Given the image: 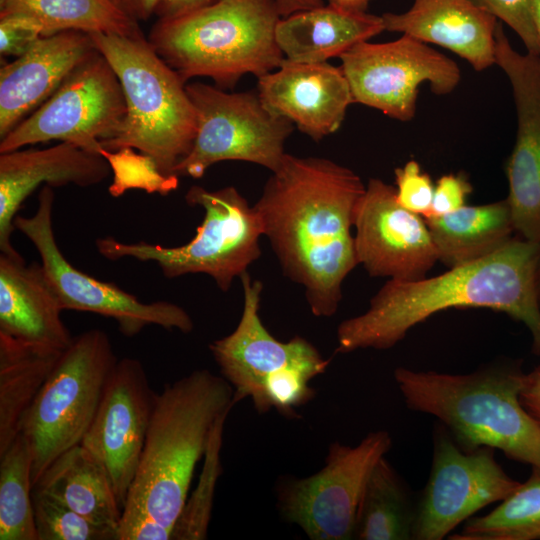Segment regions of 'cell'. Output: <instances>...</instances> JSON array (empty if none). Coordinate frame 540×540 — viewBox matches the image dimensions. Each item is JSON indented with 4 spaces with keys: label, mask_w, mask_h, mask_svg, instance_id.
<instances>
[{
    "label": "cell",
    "mask_w": 540,
    "mask_h": 540,
    "mask_svg": "<svg viewBox=\"0 0 540 540\" xmlns=\"http://www.w3.org/2000/svg\"><path fill=\"white\" fill-rule=\"evenodd\" d=\"M365 188L332 160L286 153L254 205L284 275L303 286L317 317L337 312L343 282L358 265L351 230Z\"/></svg>",
    "instance_id": "1"
},
{
    "label": "cell",
    "mask_w": 540,
    "mask_h": 540,
    "mask_svg": "<svg viewBox=\"0 0 540 540\" xmlns=\"http://www.w3.org/2000/svg\"><path fill=\"white\" fill-rule=\"evenodd\" d=\"M540 243L514 236L495 253L440 275L388 279L368 309L337 328V353L392 348L416 325L451 308H487L522 322L540 356V299L536 270Z\"/></svg>",
    "instance_id": "2"
},
{
    "label": "cell",
    "mask_w": 540,
    "mask_h": 540,
    "mask_svg": "<svg viewBox=\"0 0 540 540\" xmlns=\"http://www.w3.org/2000/svg\"><path fill=\"white\" fill-rule=\"evenodd\" d=\"M524 376L507 358L466 374L394 370L407 407L436 417L463 450L487 446L540 469V423L520 401Z\"/></svg>",
    "instance_id": "3"
},
{
    "label": "cell",
    "mask_w": 540,
    "mask_h": 540,
    "mask_svg": "<svg viewBox=\"0 0 540 540\" xmlns=\"http://www.w3.org/2000/svg\"><path fill=\"white\" fill-rule=\"evenodd\" d=\"M235 404L231 384L207 369L166 384L156 394L140 462L122 511L145 512L172 534L212 430Z\"/></svg>",
    "instance_id": "4"
},
{
    "label": "cell",
    "mask_w": 540,
    "mask_h": 540,
    "mask_svg": "<svg viewBox=\"0 0 540 540\" xmlns=\"http://www.w3.org/2000/svg\"><path fill=\"white\" fill-rule=\"evenodd\" d=\"M280 19L275 0H219L159 19L148 41L184 82L208 77L219 88H233L245 74L259 78L280 66Z\"/></svg>",
    "instance_id": "5"
},
{
    "label": "cell",
    "mask_w": 540,
    "mask_h": 540,
    "mask_svg": "<svg viewBox=\"0 0 540 540\" xmlns=\"http://www.w3.org/2000/svg\"><path fill=\"white\" fill-rule=\"evenodd\" d=\"M116 73L126 115L101 146L131 147L151 156L165 174L189 153L197 132V114L180 75L153 49L143 34L88 33Z\"/></svg>",
    "instance_id": "6"
},
{
    "label": "cell",
    "mask_w": 540,
    "mask_h": 540,
    "mask_svg": "<svg viewBox=\"0 0 540 540\" xmlns=\"http://www.w3.org/2000/svg\"><path fill=\"white\" fill-rule=\"evenodd\" d=\"M189 206L201 207L204 216L195 236L180 246L148 242L126 243L111 236L95 242L99 254L116 261L132 258L153 262L166 278L187 274L209 275L227 292L236 277L261 256L263 224L254 206L233 186L208 190L193 185L185 194Z\"/></svg>",
    "instance_id": "7"
},
{
    "label": "cell",
    "mask_w": 540,
    "mask_h": 540,
    "mask_svg": "<svg viewBox=\"0 0 540 540\" xmlns=\"http://www.w3.org/2000/svg\"><path fill=\"white\" fill-rule=\"evenodd\" d=\"M108 334L90 329L73 337L27 411L22 433L32 455V485L88 431L117 363Z\"/></svg>",
    "instance_id": "8"
},
{
    "label": "cell",
    "mask_w": 540,
    "mask_h": 540,
    "mask_svg": "<svg viewBox=\"0 0 540 540\" xmlns=\"http://www.w3.org/2000/svg\"><path fill=\"white\" fill-rule=\"evenodd\" d=\"M186 91L196 110L197 132L191 150L175 166V175L201 178L210 166L225 160L255 163L271 172L278 169L294 124L271 113L258 92L228 93L200 82L186 85Z\"/></svg>",
    "instance_id": "9"
},
{
    "label": "cell",
    "mask_w": 540,
    "mask_h": 540,
    "mask_svg": "<svg viewBox=\"0 0 540 540\" xmlns=\"http://www.w3.org/2000/svg\"><path fill=\"white\" fill-rule=\"evenodd\" d=\"M126 111L120 81L96 49L49 99L0 139V153L58 140L100 155V142L117 133Z\"/></svg>",
    "instance_id": "10"
},
{
    "label": "cell",
    "mask_w": 540,
    "mask_h": 540,
    "mask_svg": "<svg viewBox=\"0 0 540 540\" xmlns=\"http://www.w3.org/2000/svg\"><path fill=\"white\" fill-rule=\"evenodd\" d=\"M53 187L44 185L32 216L17 215L15 229L38 251L46 278L62 310L90 312L117 322L120 332L134 337L149 325L189 333L192 318L185 309L168 301L145 303L115 284L101 281L75 268L60 250L53 229Z\"/></svg>",
    "instance_id": "11"
},
{
    "label": "cell",
    "mask_w": 540,
    "mask_h": 540,
    "mask_svg": "<svg viewBox=\"0 0 540 540\" xmlns=\"http://www.w3.org/2000/svg\"><path fill=\"white\" fill-rule=\"evenodd\" d=\"M391 447V435L385 430L368 433L356 446L333 442L322 469L280 483L277 507L281 516L312 540L353 539L368 478Z\"/></svg>",
    "instance_id": "12"
},
{
    "label": "cell",
    "mask_w": 540,
    "mask_h": 540,
    "mask_svg": "<svg viewBox=\"0 0 540 540\" xmlns=\"http://www.w3.org/2000/svg\"><path fill=\"white\" fill-rule=\"evenodd\" d=\"M354 103L393 119L414 118L419 87L436 95L455 90L461 72L455 61L409 35L385 43L360 42L340 56Z\"/></svg>",
    "instance_id": "13"
},
{
    "label": "cell",
    "mask_w": 540,
    "mask_h": 540,
    "mask_svg": "<svg viewBox=\"0 0 540 540\" xmlns=\"http://www.w3.org/2000/svg\"><path fill=\"white\" fill-rule=\"evenodd\" d=\"M494 450L487 446L463 450L441 423L435 426L431 470L416 502L412 539L442 540L519 486L496 461Z\"/></svg>",
    "instance_id": "14"
},
{
    "label": "cell",
    "mask_w": 540,
    "mask_h": 540,
    "mask_svg": "<svg viewBox=\"0 0 540 540\" xmlns=\"http://www.w3.org/2000/svg\"><path fill=\"white\" fill-rule=\"evenodd\" d=\"M243 310L233 332L209 345L222 376L234 389V401L250 398L259 413L266 412L267 398L285 379L304 372L316 377L329 361L303 337L287 342L276 339L264 326L259 308L263 284L248 272L240 277Z\"/></svg>",
    "instance_id": "15"
},
{
    "label": "cell",
    "mask_w": 540,
    "mask_h": 540,
    "mask_svg": "<svg viewBox=\"0 0 540 540\" xmlns=\"http://www.w3.org/2000/svg\"><path fill=\"white\" fill-rule=\"evenodd\" d=\"M156 394L138 359L118 360L80 443L105 469L121 509L140 462Z\"/></svg>",
    "instance_id": "16"
},
{
    "label": "cell",
    "mask_w": 540,
    "mask_h": 540,
    "mask_svg": "<svg viewBox=\"0 0 540 540\" xmlns=\"http://www.w3.org/2000/svg\"><path fill=\"white\" fill-rule=\"evenodd\" d=\"M354 228L358 264L371 277L418 280L438 262L425 219L400 205L395 187L380 179L368 181Z\"/></svg>",
    "instance_id": "17"
},
{
    "label": "cell",
    "mask_w": 540,
    "mask_h": 540,
    "mask_svg": "<svg viewBox=\"0 0 540 540\" xmlns=\"http://www.w3.org/2000/svg\"><path fill=\"white\" fill-rule=\"evenodd\" d=\"M495 65L509 80L516 109V139L505 165L514 230L540 243V57L518 52L498 22Z\"/></svg>",
    "instance_id": "18"
},
{
    "label": "cell",
    "mask_w": 540,
    "mask_h": 540,
    "mask_svg": "<svg viewBox=\"0 0 540 540\" xmlns=\"http://www.w3.org/2000/svg\"><path fill=\"white\" fill-rule=\"evenodd\" d=\"M257 92L271 113L288 119L314 141L335 133L354 103L341 67L328 62L284 58L276 71L258 78Z\"/></svg>",
    "instance_id": "19"
},
{
    "label": "cell",
    "mask_w": 540,
    "mask_h": 540,
    "mask_svg": "<svg viewBox=\"0 0 540 540\" xmlns=\"http://www.w3.org/2000/svg\"><path fill=\"white\" fill-rule=\"evenodd\" d=\"M110 174L104 157L67 142L44 149L21 148L0 153L1 253L22 257L11 242L14 219L39 185L89 187L103 182Z\"/></svg>",
    "instance_id": "20"
},
{
    "label": "cell",
    "mask_w": 540,
    "mask_h": 540,
    "mask_svg": "<svg viewBox=\"0 0 540 540\" xmlns=\"http://www.w3.org/2000/svg\"><path fill=\"white\" fill-rule=\"evenodd\" d=\"M96 50L86 32L69 30L37 40L0 69V139L40 107Z\"/></svg>",
    "instance_id": "21"
},
{
    "label": "cell",
    "mask_w": 540,
    "mask_h": 540,
    "mask_svg": "<svg viewBox=\"0 0 540 540\" xmlns=\"http://www.w3.org/2000/svg\"><path fill=\"white\" fill-rule=\"evenodd\" d=\"M387 31L448 49L475 71L495 65L498 20L471 0H414L404 13H384Z\"/></svg>",
    "instance_id": "22"
},
{
    "label": "cell",
    "mask_w": 540,
    "mask_h": 540,
    "mask_svg": "<svg viewBox=\"0 0 540 540\" xmlns=\"http://www.w3.org/2000/svg\"><path fill=\"white\" fill-rule=\"evenodd\" d=\"M41 263L0 254V332L65 350L72 342Z\"/></svg>",
    "instance_id": "23"
},
{
    "label": "cell",
    "mask_w": 540,
    "mask_h": 540,
    "mask_svg": "<svg viewBox=\"0 0 540 540\" xmlns=\"http://www.w3.org/2000/svg\"><path fill=\"white\" fill-rule=\"evenodd\" d=\"M384 30L382 16L324 4L281 18L275 36L285 59L318 63L340 57Z\"/></svg>",
    "instance_id": "24"
},
{
    "label": "cell",
    "mask_w": 540,
    "mask_h": 540,
    "mask_svg": "<svg viewBox=\"0 0 540 540\" xmlns=\"http://www.w3.org/2000/svg\"><path fill=\"white\" fill-rule=\"evenodd\" d=\"M438 261L453 268L485 258L514 237L507 198L425 219Z\"/></svg>",
    "instance_id": "25"
},
{
    "label": "cell",
    "mask_w": 540,
    "mask_h": 540,
    "mask_svg": "<svg viewBox=\"0 0 540 540\" xmlns=\"http://www.w3.org/2000/svg\"><path fill=\"white\" fill-rule=\"evenodd\" d=\"M62 352L0 332V455L20 434L24 416Z\"/></svg>",
    "instance_id": "26"
},
{
    "label": "cell",
    "mask_w": 540,
    "mask_h": 540,
    "mask_svg": "<svg viewBox=\"0 0 540 540\" xmlns=\"http://www.w3.org/2000/svg\"><path fill=\"white\" fill-rule=\"evenodd\" d=\"M33 489L55 497L91 522L117 531L122 509L109 477L82 445L56 458Z\"/></svg>",
    "instance_id": "27"
},
{
    "label": "cell",
    "mask_w": 540,
    "mask_h": 540,
    "mask_svg": "<svg viewBox=\"0 0 540 540\" xmlns=\"http://www.w3.org/2000/svg\"><path fill=\"white\" fill-rule=\"evenodd\" d=\"M416 503L406 483L382 457L364 488L356 518L354 538L359 540H410Z\"/></svg>",
    "instance_id": "28"
},
{
    "label": "cell",
    "mask_w": 540,
    "mask_h": 540,
    "mask_svg": "<svg viewBox=\"0 0 540 540\" xmlns=\"http://www.w3.org/2000/svg\"><path fill=\"white\" fill-rule=\"evenodd\" d=\"M0 13H21L34 18L42 26L43 36L69 30L142 34L138 22L112 0H6Z\"/></svg>",
    "instance_id": "29"
},
{
    "label": "cell",
    "mask_w": 540,
    "mask_h": 540,
    "mask_svg": "<svg viewBox=\"0 0 540 540\" xmlns=\"http://www.w3.org/2000/svg\"><path fill=\"white\" fill-rule=\"evenodd\" d=\"M452 540H540V469L490 513L471 517Z\"/></svg>",
    "instance_id": "30"
},
{
    "label": "cell",
    "mask_w": 540,
    "mask_h": 540,
    "mask_svg": "<svg viewBox=\"0 0 540 540\" xmlns=\"http://www.w3.org/2000/svg\"><path fill=\"white\" fill-rule=\"evenodd\" d=\"M32 490L31 450L20 433L0 455V540H38Z\"/></svg>",
    "instance_id": "31"
},
{
    "label": "cell",
    "mask_w": 540,
    "mask_h": 540,
    "mask_svg": "<svg viewBox=\"0 0 540 540\" xmlns=\"http://www.w3.org/2000/svg\"><path fill=\"white\" fill-rule=\"evenodd\" d=\"M228 415L215 424L205 451L204 465L196 489L187 497L171 534L172 540H202L207 537L215 485L221 474L220 451L224 423Z\"/></svg>",
    "instance_id": "32"
},
{
    "label": "cell",
    "mask_w": 540,
    "mask_h": 540,
    "mask_svg": "<svg viewBox=\"0 0 540 540\" xmlns=\"http://www.w3.org/2000/svg\"><path fill=\"white\" fill-rule=\"evenodd\" d=\"M135 150L123 147L114 151L103 148L100 151L111 168L112 182L108 192L112 197L118 198L134 189L165 196L178 188L177 175L163 173L151 156Z\"/></svg>",
    "instance_id": "33"
},
{
    "label": "cell",
    "mask_w": 540,
    "mask_h": 540,
    "mask_svg": "<svg viewBox=\"0 0 540 540\" xmlns=\"http://www.w3.org/2000/svg\"><path fill=\"white\" fill-rule=\"evenodd\" d=\"M32 503L38 540H117L115 530L91 522L43 491L32 490Z\"/></svg>",
    "instance_id": "34"
},
{
    "label": "cell",
    "mask_w": 540,
    "mask_h": 540,
    "mask_svg": "<svg viewBox=\"0 0 540 540\" xmlns=\"http://www.w3.org/2000/svg\"><path fill=\"white\" fill-rule=\"evenodd\" d=\"M477 7L508 25L521 39L527 53L540 56L532 0H471Z\"/></svg>",
    "instance_id": "35"
},
{
    "label": "cell",
    "mask_w": 540,
    "mask_h": 540,
    "mask_svg": "<svg viewBox=\"0 0 540 540\" xmlns=\"http://www.w3.org/2000/svg\"><path fill=\"white\" fill-rule=\"evenodd\" d=\"M396 197L405 209L422 216H429L435 185L428 173L416 160L407 161L394 171Z\"/></svg>",
    "instance_id": "36"
},
{
    "label": "cell",
    "mask_w": 540,
    "mask_h": 540,
    "mask_svg": "<svg viewBox=\"0 0 540 540\" xmlns=\"http://www.w3.org/2000/svg\"><path fill=\"white\" fill-rule=\"evenodd\" d=\"M43 37L42 26L32 17L21 13H0V54H24Z\"/></svg>",
    "instance_id": "37"
},
{
    "label": "cell",
    "mask_w": 540,
    "mask_h": 540,
    "mask_svg": "<svg viewBox=\"0 0 540 540\" xmlns=\"http://www.w3.org/2000/svg\"><path fill=\"white\" fill-rule=\"evenodd\" d=\"M473 187L464 173H449L441 176L434 188L431 210L428 218L452 213L466 205Z\"/></svg>",
    "instance_id": "38"
},
{
    "label": "cell",
    "mask_w": 540,
    "mask_h": 540,
    "mask_svg": "<svg viewBox=\"0 0 540 540\" xmlns=\"http://www.w3.org/2000/svg\"><path fill=\"white\" fill-rule=\"evenodd\" d=\"M116 534L117 540L171 539V530L142 511H122Z\"/></svg>",
    "instance_id": "39"
},
{
    "label": "cell",
    "mask_w": 540,
    "mask_h": 540,
    "mask_svg": "<svg viewBox=\"0 0 540 540\" xmlns=\"http://www.w3.org/2000/svg\"><path fill=\"white\" fill-rule=\"evenodd\" d=\"M520 401L529 414L540 423V365L525 373Z\"/></svg>",
    "instance_id": "40"
},
{
    "label": "cell",
    "mask_w": 540,
    "mask_h": 540,
    "mask_svg": "<svg viewBox=\"0 0 540 540\" xmlns=\"http://www.w3.org/2000/svg\"><path fill=\"white\" fill-rule=\"evenodd\" d=\"M219 0H161L156 14L159 19L174 18Z\"/></svg>",
    "instance_id": "41"
},
{
    "label": "cell",
    "mask_w": 540,
    "mask_h": 540,
    "mask_svg": "<svg viewBox=\"0 0 540 540\" xmlns=\"http://www.w3.org/2000/svg\"><path fill=\"white\" fill-rule=\"evenodd\" d=\"M135 21H146L156 14L161 0H112Z\"/></svg>",
    "instance_id": "42"
},
{
    "label": "cell",
    "mask_w": 540,
    "mask_h": 540,
    "mask_svg": "<svg viewBox=\"0 0 540 540\" xmlns=\"http://www.w3.org/2000/svg\"><path fill=\"white\" fill-rule=\"evenodd\" d=\"M281 18L324 5V0H275Z\"/></svg>",
    "instance_id": "43"
},
{
    "label": "cell",
    "mask_w": 540,
    "mask_h": 540,
    "mask_svg": "<svg viewBox=\"0 0 540 540\" xmlns=\"http://www.w3.org/2000/svg\"><path fill=\"white\" fill-rule=\"evenodd\" d=\"M327 4L354 12H366L372 0H326Z\"/></svg>",
    "instance_id": "44"
},
{
    "label": "cell",
    "mask_w": 540,
    "mask_h": 540,
    "mask_svg": "<svg viewBox=\"0 0 540 540\" xmlns=\"http://www.w3.org/2000/svg\"><path fill=\"white\" fill-rule=\"evenodd\" d=\"M532 9L540 47V0H532Z\"/></svg>",
    "instance_id": "45"
},
{
    "label": "cell",
    "mask_w": 540,
    "mask_h": 540,
    "mask_svg": "<svg viewBox=\"0 0 540 540\" xmlns=\"http://www.w3.org/2000/svg\"><path fill=\"white\" fill-rule=\"evenodd\" d=\"M536 286H537L538 296L540 299V257H539L537 270H536Z\"/></svg>",
    "instance_id": "46"
},
{
    "label": "cell",
    "mask_w": 540,
    "mask_h": 540,
    "mask_svg": "<svg viewBox=\"0 0 540 540\" xmlns=\"http://www.w3.org/2000/svg\"><path fill=\"white\" fill-rule=\"evenodd\" d=\"M5 2H6V0H0V7H2Z\"/></svg>",
    "instance_id": "47"
}]
</instances>
